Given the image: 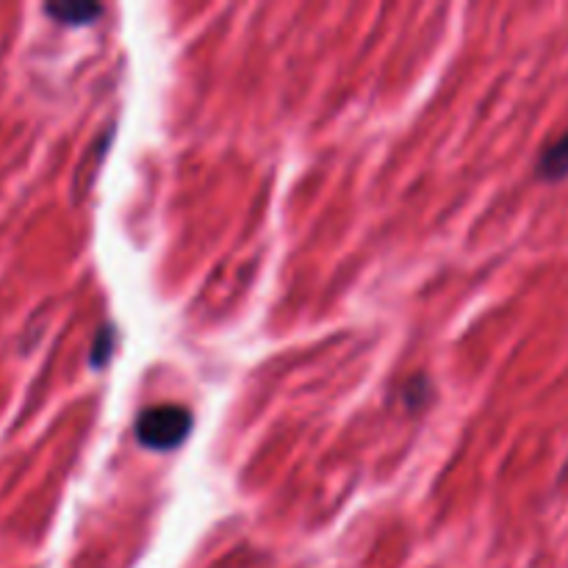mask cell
Wrapping results in <instances>:
<instances>
[{
	"label": "cell",
	"mask_w": 568,
	"mask_h": 568,
	"mask_svg": "<svg viewBox=\"0 0 568 568\" xmlns=\"http://www.w3.org/2000/svg\"><path fill=\"white\" fill-rule=\"evenodd\" d=\"M114 327H103V331L98 333V338H94V347H92V366H103L105 361L111 358V353H114Z\"/></svg>",
	"instance_id": "277c9868"
},
{
	"label": "cell",
	"mask_w": 568,
	"mask_h": 568,
	"mask_svg": "<svg viewBox=\"0 0 568 568\" xmlns=\"http://www.w3.org/2000/svg\"><path fill=\"white\" fill-rule=\"evenodd\" d=\"M44 14H50L61 26H89L103 14V6L87 3V0H64V3L44 6Z\"/></svg>",
	"instance_id": "7a4b0ae2"
},
{
	"label": "cell",
	"mask_w": 568,
	"mask_h": 568,
	"mask_svg": "<svg viewBox=\"0 0 568 568\" xmlns=\"http://www.w3.org/2000/svg\"><path fill=\"white\" fill-rule=\"evenodd\" d=\"M133 433H136L139 444H144L148 449L166 453V449L181 447L189 438V433H192V414L183 405H153V408H144L136 416Z\"/></svg>",
	"instance_id": "6da1fadb"
},
{
	"label": "cell",
	"mask_w": 568,
	"mask_h": 568,
	"mask_svg": "<svg viewBox=\"0 0 568 568\" xmlns=\"http://www.w3.org/2000/svg\"><path fill=\"white\" fill-rule=\"evenodd\" d=\"M538 175L544 181H564L568 175V131L544 150L538 159Z\"/></svg>",
	"instance_id": "3957f363"
}]
</instances>
